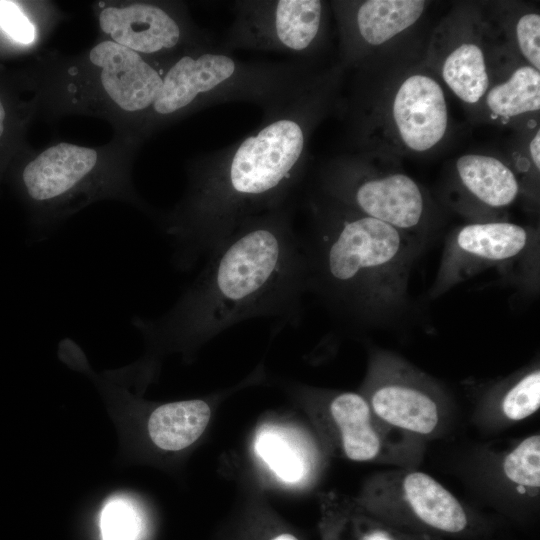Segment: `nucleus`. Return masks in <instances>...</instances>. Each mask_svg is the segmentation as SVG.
<instances>
[{
    "label": "nucleus",
    "instance_id": "1",
    "mask_svg": "<svg viewBox=\"0 0 540 540\" xmlns=\"http://www.w3.org/2000/svg\"><path fill=\"white\" fill-rule=\"evenodd\" d=\"M333 76L309 75L264 109L255 131L188 165L183 197L158 217L177 269L191 270L245 220L291 203L311 133L328 108Z\"/></svg>",
    "mask_w": 540,
    "mask_h": 540
},
{
    "label": "nucleus",
    "instance_id": "2",
    "mask_svg": "<svg viewBox=\"0 0 540 540\" xmlns=\"http://www.w3.org/2000/svg\"><path fill=\"white\" fill-rule=\"evenodd\" d=\"M206 261L165 314L133 318L148 341L190 347L249 319L300 323L308 267L292 202L245 220Z\"/></svg>",
    "mask_w": 540,
    "mask_h": 540
},
{
    "label": "nucleus",
    "instance_id": "3",
    "mask_svg": "<svg viewBox=\"0 0 540 540\" xmlns=\"http://www.w3.org/2000/svg\"><path fill=\"white\" fill-rule=\"evenodd\" d=\"M308 206L311 232L301 237L308 292L359 321L399 311L416 256L411 234L321 195Z\"/></svg>",
    "mask_w": 540,
    "mask_h": 540
},
{
    "label": "nucleus",
    "instance_id": "4",
    "mask_svg": "<svg viewBox=\"0 0 540 540\" xmlns=\"http://www.w3.org/2000/svg\"><path fill=\"white\" fill-rule=\"evenodd\" d=\"M37 114L47 121L104 119L115 136L142 144L145 118L162 86V70L136 52L97 38L79 54L43 52L29 76Z\"/></svg>",
    "mask_w": 540,
    "mask_h": 540
},
{
    "label": "nucleus",
    "instance_id": "5",
    "mask_svg": "<svg viewBox=\"0 0 540 540\" xmlns=\"http://www.w3.org/2000/svg\"><path fill=\"white\" fill-rule=\"evenodd\" d=\"M141 144L120 136L101 146L52 141L26 152L15 184L35 230L46 232L101 200H119L147 211L132 180Z\"/></svg>",
    "mask_w": 540,
    "mask_h": 540
},
{
    "label": "nucleus",
    "instance_id": "6",
    "mask_svg": "<svg viewBox=\"0 0 540 540\" xmlns=\"http://www.w3.org/2000/svg\"><path fill=\"white\" fill-rule=\"evenodd\" d=\"M310 74L301 62H246L212 44L190 48L162 69V86L140 138L144 142L164 127L219 103L250 101L265 109Z\"/></svg>",
    "mask_w": 540,
    "mask_h": 540
},
{
    "label": "nucleus",
    "instance_id": "7",
    "mask_svg": "<svg viewBox=\"0 0 540 540\" xmlns=\"http://www.w3.org/2000/svg\"><path fill=\"white\" fill-rule=\"evenodd\" d=\"M99 38L132 50L161 70L184 51L211 44L180 1H97Z\"/></svg>",
    "mask_w": 540,
    "mask_h": 540
},
{
    "label": "nucleus",
    "instance_id": "8",
    "mask_svg": "<svg viewBox=\"0 0 540 540\" xmlns=\"http://www.w3.org/2000/svg\"><path fill=\"white\" fill-rule=\"evenodd\" d=\"M320 190L339 205L408 233L426 217L425 197L415 180L402 172H377L357 159L327 166Z\"/></svg>",
    "mask_w": 540,
    "mask_h": 540
},
{
    "label": "nucleus",
    "instance_id": "9",
    "mask_svg": "<svg viewBox=\"0 0 540 540\" xmlns=\"http://www.w3.org/2000/svg\"><path fill=\"white\" fill-rule=\"evenodd\" d=\"M234 20L221 49H248L308 56L319 45L325 4L319 0H243L233 5Z\"/></svg>",
    "mask_w": 540,
    "mask_h": 540
},
{
    "label": "nucleus",
    "instance_id": "10",
    "mask_svg": "<svg viewBox=\"0 0 540 540\" xmlns=\"http://www.w3.org/2000/svg\"><path fill=\"white\" fill-rule=\"evenodd\" d=\"M537 239L531 230L506 221L460 227L445 245L431 296L437 297L489 268L507 269L536 261Z\"/></svg>",
    "mask_w": 540,
    "mask_h": 540
},
{
    "label": "nucleus",
    "instance_id": "11",
    "mask_svg": "<svg viewBox=\"0 0 540 540\" xmlns=\"http://www.w3.org/2000/svg\"><path fill=\"white\" fill-rule=\"evenodd\" d=\"M370 408L385 422L417 434L432 433L439 407L423 378L389 356L376 359L372 372Z\"/></svg>",
    "mask_w": 540,
    "mask_h": 540
},
{
    "label": "nucleus",
    "instance_id": "12",
    "mask_svg": "<svg viewBox=\"0 0 540 540\" xmlns=\"http://www.w3.org/2000/svg\"><path fill=\"white\" fill-rule=\"evenodd\" d=\"M389 120L397 142L406 150L422 153L445 137L449 115L439 82L425 73H413L397 86L390 103Z\"/></svg>",
    "mask_w": 540,
    "mask_h": 540
},
{
    "label": "nucleus",
    "instance_id": "13",
    "mask_svg": "<svg viewBox=\"0 0 540 540\" xmlns=\"http://www.w3.org/2000/svg\"><path fill=\"white\" fill-rule=\"evenodd\" d=\"M420 0H367L335 3L346 57L357 58L362 48L378 47L408 30L423 15Z\"/></svg>",
    "mask_w": 540,
    "mask_h": 540
},
{
    "label": "nucleus",
    "instance_id": "14",
    "mask_svg": "<svg viewBox=\"0 0 540 540\" xmlns=\"http://www.w3.org/2000/svg\"><path fill=\"white\" fill-rule=\"evenodd\" d=\"M458 179L468 194L490 209L510 206L520 193L514 172L496 157L465 154L456 161Z\"/></svg>",
    "mask_w": 540,
    "mask_h": 540
},
{
    "label": "nucleus",
    "instance_id": "15",
    "mask_svg": "<svg viewBox=\"0 0 540 540\" xmlns=\"http://www.w3.org/2000/svg\"><path fill=\"white\" fill-rule=\"evenodd\" d=\"M211 417L207 402L200 399L171 402L158 406L148 420L153 443L168 451L193 444L206 429Z\"/></svg>",
    "mask_w": 540,
    "mask_h": 540
},
{
    "label": "nucleus",
    "instance_id": "16",
    "mask_svg": "<svg viewBox=\"0 0 540 540\" xmlns=\"http://www.w3.org/2000/svg\"><path fill=\"white\" fill-rule=\"evenodd\" d=\"M403 493L413 512L427 525L449 533H458L467 526L459 501L428 474L409 473L403 481Z\"/></svg>",
    "mask_w": 540,
    "mask_h": 540
},
{
    "label": "nucleus",
    "instance_id": "17",
    "mask_svg": "<svg viewBox=\"0 0 540 540\" xmlns=\"http://www.w3.org/2000/svg\"><path fill=\"white\" fill-rule=\"evenodd\" d=\"M330 413L339 427L343 449L353 461H369L381 449L380 438L371 423V408L366 399L352 392L332 398Z\"/></svg>",
    "mask_w": 540,
    "mask_h": 540
},
{
    "label": "nucleus",
    "instance_id": "18",
    "mask_svg": "<svg viewBox=\"0 0 540 540\" xmlns=\"http://www.w3.org/2000/svg\"><path fill=\"white\" fill-rule=\"evenodd\" d=\"M440 72L449 89L468 104L479 102L490 86L483 49L469 37L450 47L442 60Z\"/></svg>",
    "mask_w": 540,
    "mask_h": 540
},
{
    "label": "nucleus",
    "instance_id": "19",
    "mask_svg": "<svg viewBox=\"0 0 540 540\" xmlns=\"http://www.w3.org/2000/svg\"><path fill=\"white\" fill-rule=\"evenodd\" d=\"M485 103L500 118H512L540 109V72L530 65L516 68L505 81L488 88Z\"/></svg>",
    "mask_w": 540,
    "mask_h": 540
},
{
    "label": "nucleus",
    "instance_id": "20",
    "mask_svg": "<svg viewBox=\"0 0 540 540\" xmlns=\"http://www.w3.org/2000/svg\"><path fill=\"white\" fill-rule=\"evenodd\" d=\"M60 11L49 2L47 7L32 18L21 3L0 1V29L15 43L26 47H36L45 40L52 28L60 20Z\"/></svg>",
    "mask_w": 540,
    "mask_h": 540
},
{
    "label": "nucleus",
    "instance_id": "21",
    "mask_svg": "<svg viewBox=\"0 0 540 540\" xmlns=\"http://www.w3.org/2000/svg\"><path fill=\"white\" fill-rule=\"evenodd\" d=\"M255 450L281 480L294 483L303 477L301 455L277 431H261L255 441Z\"/></svg>",
    "mask_w": 540,
    "mask_h": 540
},
{
    "label": "nucleus",
    "instance_id": "22",
    "mask_svg": "<svg viewBox=\"0 0 540 540\" xmlns=\"http://www.w3.org/2000/svg\"><path fill=\"white\" fill-rule=\"evenodd\" d=\"M15 100L0 87V175L9 154L20 143L26 125L37 114L33 98L27 102Z\"/></svg>",
    "mask_w": 540,
    "mask_h": 540
},
{
    "label": "nucleus",
    "instance_id": "23",
    "mask_svg": "<svg viewBox=\"0 0 540 540\" xmlns=\"http://www.w3.org/2000/svg\"><path fill=\"white\" fill-rule=\"evenodd\" d=\"M506 477L513 483L538 488L540 486V436L525 438L503 461Z\"/></svg>",
    "mask_w": 540,
    "mask_h": 540
},
{
    "label": "nucleus",
    "instance_id": "24",
    "mask_svg": "<svg viewBox=\"0 0 540 540\" xmlns=\"http://www.w3.org/2000/svg\"><path fill=\"white\" fill-rule=\"evenodd\" d=\"M138 511L124 499L108 502L100 515L102 540H138L141 533Z\"/></svg>",
    "mask_w": 540,
    "mask_h": 540
},
{
    "label": "nucleus",
    "instance_id": "25",
    "mask_svg": "<svg viewBox=\"0 0 540 540\" xmlns=\"http://www.w3.org/2000/svg\"><path fill=\"white\" fill-rule=\"evenodd\" d=\"M504 415L513 421L525 419L540 407V371L523 375L508 389L502 400Z\"/></svg>",
    "mask_w": 540,
    "mask_h": 540
},
{
    "label": "nucleus",
    "instance_id": "26",
    "mask_svg": "<svg viewBox=\"0 0 540 540\" xmlns=\"http://www.w3.org/2000/svg\"><path fill=\"white\" fill-rule=\"evenodd\" d=\"M515 39L528 65L540 70V15L528 12L521 15L515 24Z\"/></svg>",
    "mask_w": 540,
    "mask_h": 540
},
{
    "label": "nucleus",
    "instance_id": "27",
    "mask_svg": "<svg viewBox=\"0 0 540 540\" xmlns=\"http://www.w3.org/2000/svg\"><path fill=\"white\" fill-rule=\"evenodd\" d=\"M540 131L537 130L529 143V153L534 164L535 170L540 169Z\"/></svg>",
    "mask_w": 540,
    "mask_h": 540
},
{
    "label": "nucleus",
    "instance_id": "28",
    "mask_svg": "<svg viewBox=\"0 0 540 540\" xmlns=\"http://www.w3.org/2000/svg\"><path fill=\"white\" fill-rule=\"evenodd\" d=\"M365 540H390L389 537L382 532H375L365 538Z\"/></svg>",
    "mask_w": 540,
    "mask_h": 540
},
{
    "label": "nucleus",
    "instance_id": "29",
    "mask_svg": "<svg viewBox=\"0 0 540 540\" xmlns=\"http://www.w3.org/2000/svg\"><path fill=\"white\" fill-rule=\"evenodd\" d=\"M272 540H298V539L291 534L284 533V534L277 535Z\"/></svg>",
    "mask_w": 540,
    "mask_h": 540
}]
</instances>
